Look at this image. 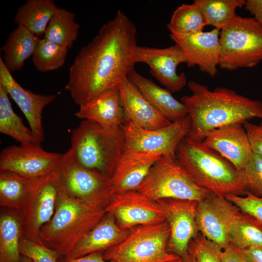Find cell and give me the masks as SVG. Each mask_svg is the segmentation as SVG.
<instances>
[{
  "mask_svg": "<svg viewBox=\"0 0 262 262\" xmlns=\"http://www.w3.org/2000/svg\"><path fill=\"white\" fill-rule=\"evenodd\" d=\"M136 34L135 24L117 11L81 49L69 68L65 87L76 104L86 103L127 78L135 64Z\"/></svg>",
  "mask_w": 262,
  "mask_h": 262,
  "instance_id": "1",
  "label": "cell"
},
{
  "mask_svg": "<svg viewBox=\"0 0 262 262\" xmlns=\"http://www.w3.org/2000/svg\"><path fill=\"white\" fill-rule=\"evenodd\" d=\"M191 91L180 101L187 109L191 121L187 137L202 141L210 131L222 126L243 124L254 118L262 119V102L251 99L224 87L213 90L194 81L187 83Z\"/></svg>",
  "mask_w": 262,
  "mask_h": 262,
  "instance_id": "2",
  "label": "cell"
},
{
  "mask_svg": "<svg viewBox=\"0 0 262 262\" xmlns=\"http://www.w3.org/2000/svg\"><path fill=\"white\" fill-rule=\"evenodd\" d=\"M176 156L198 186L216 195L244 196L246 188L241 171L202 141L187 137L180 143Z\"/></svg>",
  "mask_w": 262,
  "mask_h": 262,
  "instance_id": "3",
  "label": "cell"
},
{
  "mask_svg": "<svg viewBox=\"0 0 262 262\" xmlns=\"http://www.w3.org/2000/svg\"><path fill=\"white\" fill-rule=\"evenodd\" d=\"M106 213L105 208L72 197L62 189L52 218L40 230V241L66 257Z\"/></svg>",
  "mask_w": 262,
  "mask_h": 262,
  "instance_id": "4",
  "label": "cell"
},
{
  "mask_svg": "<svg viewBox=\"0 0 262 262\" xmlns=\"http://www.w3.org/2000/svg\"><path fill=\"white\" fill-rule=\"evenodd\" d=\"M125 141L122 127L82 120L72 131L70 148L80 164L109 179L124 151Z\"/></svg>",
  "mask_w": 262,
  "mask_h": 262,
  "instance_id": "5",
  "label": "cell"
},
{
  "mask_svg": "<svg viewBox=\"0 0 262 262\" xmlns=\"http://www.w3.org/2000/svg\"><path fill=\"white\" fill-rule=\"evenodd\" d=\"M219 36L221 68H251L262 61V26L254 17L237 16Z\"/></svg>",
  "mask_w": 262,
  "mask_h": 262,
  "instance_id": "6",
  "label": "cell"
},
{
  "mask_svg": "<svg viewBox=\"0 0 262 262\" xmlns=\"http://www.w3.org/2000/svg\"><path fill=\"white\" fill-rule=\"evenodd\" d=\"M169 236L166 221L138 226L103 257L110 262H172L180 258L167 251Z\"/></svg>",
  "mask_w": 262,
  "mask_h": 262,
  "instance_id": "7",
  "label": "cell"
},
{
  "mask_svg": "<svg viewBox=\"0 0 262 262\" xmlns=\"http://www.w3.org/2000/svg\"><path fill=\"white\" fill-rule=\"evenodd\" d=\"M158 201L176 199L199 201L211 193L192 180L175 157H162L136 190Z\"/></svg>",
  "mask_w": 262,
  "mask_h": 262,
  "instance_id": "8",
  "label": "cell"
},
{
  "mask_svg": "<svg viewBox=\"0 0 262 262\" xmlns=\"http://www.w3.org/2000/svg\"><path fill=\"white\" fill-rule=\"evenodd\" d=\"M54 171L69 196L105 208L109 203V179L80 164L71 148L61 154Z\"/></svg>",
  "mask_w": 262,
  "mask_h": 262,
  "instance_id": "9",
  "label": "cell"
},
{
  "mask_svg": "<svg viewBox=\"0 0 262 262\" xmlns=\"http://www.w3.org/2000/svg\"><path fill=\"white\" fill-rule=\"evenodd\" d=\"M191 127L188 115L154 130L145 129L126 121L122 126L125 135L124 151L175 157L179 144L187 136Z\"/></svg>",
  "mask_w": 262,
  "mask_h": 262,
  "instance_id": "10",
  "label": "cell"
},
{
  "mask_svg": "<svg viewBox=\"0 0 262 262\" xmlns=\"http://www.w3.org/2000/svg\"><path fill=\"white\" fill-rule=\"evenodd\" d=\"M62 189L55 171L35 181L20 212L23 238L41 243L40 230L52 218Z\"/></svg>",
  "mask_w": 262,
  "mask_h": 262,
  "instance_id": "11",
  "label": "cell"
},
{
  "mask_svg": "<svg viewBox=\"0 0 262 262\" xmlns=\"http://www.w3.org/2000/svg\"><path fill=\"white\" fill-rule=\"evenodd\" d=\"M122 229L130 230L138 226L166 221V214L162 205L137 190L112 196L105 208Z\"/></svg>",
  "mask_w": 262,
  "mask_h": 262,
  "instance_id": "12",
  "label": "cell"
},
{
  "mask_svg": "<svg viewBox=\"0 0 262 262\" xmlns=\"http://www.w3.org/2000/svg\"><path fill=\"white\" fill-rule=\"evenodd\" d=\"M61 154L46 151L39 144L8 146L0 153V170L39 179L54 171Z\"/></svg>",
  "mask_w": 262,
  "mask_h": 262,
  "instance_id": "13",
  "label": "cell"
},
{
  "mask_svg": "<svg viewBox=\"0 0 262 262\" xmlns=\"http://www.w3.org/2000/svg\"><path fill=\"white\" fill-rule=\"evenodd\" d=\"M240 212L226 197L211 193L197 202L196 220L198 231L223 250L230 245V228Z\"/></svg>",
  "mask_w": 262,
  "mask_h": 262,
  "instance_id": "14",
  "label": "cell"
},
{
  "mask_svg": "<svg viewBox=\"0 0 262 262\" xmlns=\"http://www.w3.org/2000/svg\"><path fill=\"white\" fill-rule=\"evenodd\" d=\"M157 201L165 211L169 226L167 251L182 258L188 254L191 241L199 233L196 220L198 201L176 199Z\"/></svg>",
  "mask_w": 262,
  "mask_h": 262,
  "instance_id": "15",
  "label": "cell"
},
{
  "mask_svg": "<svg viewBox=\"0 0 262 262\" xmlns=\"http://www.w3.org/2000/svg\"><path fill=\"white\" fill-rule=\"evenodd\" d=\"M134 60L147 64L151 75L171 93L180 91L187 83L185 74L177 72L178 66L186 60L175 44L162 49L137 46Z\"/></svg>",
  "mask_w": 262,
  "mask_h": 262,
  "instance_id": "16",
  "label": "cell"
},
{
  "mask_svg": "<svg viewBox=\"0 0 262 262\" xmlns=\"http://www.w3.org/2000/svg\"><path fill=\"white\" fill-rule=\"evenodd\" d=\"M220 32L214 28L185 35L170 34V38L182 52L188 67L197 66L201 71L214 77L219 62Z\"/></svg>",
  "mask_w": 262,
  "mask_h": 262,
  "instance_id": "17",
  "label": "cell"
},
{
  "mask_svg": "<svg viewBox=\"0 0 262 262\" xmlns=\"http://www.w3.org/2000/svg\"><path fill=\"white\" fill-rule=\"evenodd\" d=\"M0 85L15 101L25 116L37 142L44 141L42 124L44 108L55 100L57 95L34 93L23 88L7 69L0 57Z\"/></svg>",
  "mask_w": 262,
  "mask_h": 262,
  "instance_id": "18",
  "label": "cell"
},
{
  "mask_svg": "<svg viewBox=\"0 0 262 262\" xmlns=\"http://www.w3.org/2000/svg\"><path fill=\"white\" fill-rule=\"evenodd\" d=\"M202 142L239 171L246 166L253 154L246 130L240 123L224 125L209 131Z\"/></svg>",
  "mask_w": 262,
  "mask_h": 262,
  "instance_id": "19",
  "label": "cell"
},
{
  "mask_svg": "<svg viewBox=\"0 0 262 262\" xmlns=\"http://www.w3.org/2000/svg\"><path fill=\"white\" fill-rule=\"evenodd\" d=\"M161 156L124 151L109 178L112 196L136 190Z\"/></svg>",
  "mask_w": 262,
  "mask_h": 262,
  "instance_id": "20",
  "label": "cell"
},
{
  "mask_svg": "<svg viewBox=\"0 0 262 262\" xmlns=\"http://www.w3.org/2000/svg\"><path fill=\"white\" fill-rule=\"evenodd\" d=\"M125 120L147 130L168 126L172 122L156 110L127 78L118 84Z\"/></svg>",
  "mask_w": 262,
  "mask_h": 262,
  "instance_id": "21",
  "label": "cell"
},
{
  "mask_svg": "<svg viewBox=\"0 0 262 262\" xmlns=\"http://www.w3.org/2000/svg\"><path fill=\"white\" fill-rule=\"evenodd\" d=\"M130 230L121 229L115 217L106 213L103 218L77 244L66 259H75L88 254L101 252L120 243Z\"/></svg>",
  "mask_w": 262,
  "mask_h": 262,
  "instance_id": "22",
  "label": "cell"
},
{
  "mask_svg": "<svg viewBox=\"0 0 262 262\" xmlns=\"http://www.w3.org/2000/svg\"><path fill=\"white\" fill-rule=\"evenodd\" d=\"M76 117L88 120L108 127H122L125 123L118 85L98 95L80 106Z\"/></svg>",
  "mask_w": 262,
  "mask_h": 262,
  "instance_id": "23",
  "label": "cell"
},
{
  "mask_svg": "<svg viewBox=\"0 0 262 262\" xmlns=\"http://www.w3.org/2000/svg\"><path fill=\"white\" fill-rule=\"evenodd\" d=\"M127 78L156 110L171 122L188 115L185 105L176 99L170 91L157 85L134 68Z\"/></svg>",
  "mask_w": 262,
  "mask_h": 262,
  "instance_id": "24",
  "label": "cell"
},
{
  "mask_svg": "<svg viewBox=\"0 0 262 262\" xmlns=\"http://www.w3.org/2000/svg\"><path fill=\"white\" fill-rule=\"evenodd\" d=\"M38 37L20 25L10 33L1 50L4 52L3 63L11 73L21 69L33 56Z\"/></svg>",
  "mask_w": 262,
  "mask_h": 262,
  "instance_id": "25",
  "label": "cell"
},
{
  "mask_svg": "<svg viewBox=\"0 0 262 262\" xmlns=\"http://www.w3.org/2000/svg\"><path fill=\"white\" fill-rule=\"evenodd\" d=\"M58 8L52 0H28L17 10L15 21L38 37Z\"/></svg>",
  "mask_w": 262,
  "mask_h": 262,
  "instance_id": "26",
  "label": "cell"
},
{
  "mask_svg": "<svg viewBox=\"0 0 262 262\" xmlns=\"http://www.w3.org/2000/svg\"><path fill=\"white\" fill-rule=\"evenodd\" d=\"M23 237L21 214L14 212L0 217V262H21L19 250Z\"/></svg>",
  "mask_w": 262,
  "mask_h": 262,
  "instance_id": "27",
  "label": "cell"
},
{
  "mask_svg": "<svg viewBox=\"0 0 262 262\" xmlns=\"http://www.w3.org/2000/svg\"><path fill=\"white\" fill-rule=\"evenodd\" d=\"M36 180L0 170V206L20 212Z\"/></svg>",
  "mask_w": 262,
  "mask_h": 262,
  "instance_id": "28",
  "label": "cell"
},
{
  "mask_svg": "<svg viewBox=\"0 0 262 262\" xmlns=\"http://www.w3.org/2000/svg\"><path fill=\"white\" fill-rule=\"evenodd\" d=\"M0 132L20 144H39L31 129L24 125L22 119L13 110L8 95L0 85Z\"/></svg>",
  "mask_w": 262,
  "mask_h": 262,
  "instance_id": "29",
  "label": "cell"
},
{
  "mask_svg": "<svg viewBox=\"0 0 262 262\" xmlns=\"http://www.w3.org/2000/svg\"><path fill=\"white\" fill-rule=\"evenodd\" d=\"M76 14L59 8L51 18L44 33V38L68 49L77 40L79 24L75 21Z\"/></svg>",
  "mask_w": 262,
  "mask_h": 262,
  "instance_id": "30",
  "label": "cell"
},
{
  "mask_svg": "<svg viewBox=\"0 0 262 262\" xmlns=\"http://www.w3.org/2000/svg\"><path fill=\"white\" fill-rule=\"evenodd\" d=\"M229 241V244L240 250L252 246H262V223L240 212L230 226Z\"/></svg>",
  "mask_w": 262,
  "mask_h": 262,
  "instance_id": "31",
  "label": "cell"
},
{
  "mask_svg": "<svg viewBox=\"0 0 262 262\" xmlns=\"http://www.w3.org/2000/svg\"><path fill=\"white\" fill-rule=\"evenodd\" d=\"M199 7L206 25L220 30L237 15L236 10L245 6L246 0H194Z\"/></svg>",
  "mask_w": 262,
  "mask_h": 262,
  "instance_id": "32",
  "label": "cell"
},
{
  "mask_svg": "<svg viewBox=\"0 0 262 262\" xmlns=\"http://www.w3.org/2000/svg\"><path fill=\"white\" fill-rule=\"evenodd\" d=\"M204 17L197 5L183 4L174 11L167 26L170 34L185 35L203 31Z\"/></svg>",
  "mask_w": 262,
  "mask_h": 262,
  "instance_id": "33",
  "label": "cell"
},
{
  "mask_svg": "<svg viewBox=\"0 0 262 262\" xmlns=\"http://www.w3.org/2000/svg\"><path fill=\"white\" fill-rule=\"evenodd\" d=\"M68 49L45 38L38 37L32 56L33 65L42 72L58 69L65 63Z\"/></svg>",
  "mask_w": 262,
  "mask_h": 262,
  "instance_id": "34",
  "label": "cell"
},
{
  "mask_svg": "<svg viewBox=\"0 0 262 262\" xmlns=\"http://www.w3.org/2000/svg\"><path fill=\"white\" fill-rule=\"evenodd\" d=\"M222 249L213 241L200 233L190 244L189 252L195 256L197 262H222Z\"/></svg>",
  "mask_w": 262,
  "mask_h": 262,
  "instance_id": "35",
  "label": "cell"
},
{
  "mask_svg": "<svg viewBox=\"0 0 262 262\" xmlns=\"http://www.w3.org/2000/svg\"><path fill=\"white\" fill-rule=\"evenodd\" d=\"M241 172L246 192L262 197V158L253 153L248 163Z\"/></svg>",
  "mask_w": 262,
  "mask_h": 262,
  "instance_id": "36",
  "label": "cell"
},
{
  "mask_svg": "<svg viewBox=\"0 0 262 262\" xmlns=\"http://www.w3.org/2000/svg\"><path fill=\"white\" fill-rule=\"evenodd\" d=\"M19 250L22 256L30 258L33 262H57L60 254L42 243L34 242L22 237Z\"/></svg>",
  "mask_w": 262,
  "mask_h": 262,
  "instance_id": "37",
  "label": "cell"
},
{
  "mask_svg": "<svg viewBox=\"0 0 262 262\" xmlns=\"http://www.w3.org/2000/svg\"><path fill=\"white\" fill-rule=\"evenodd\" d=\"M242 213L247 214L262 223V197L246 192L244 196L229 195L226 197Z\"/></svg>",
  "mask_w": 262,
  "mask_h": 262,
  "instance_id": "38",
  "label": "cell"
},
{
  "mask_svg": "<svg viewBox=\"0 0 262 262\" xmlns=\"http://www.w3.org/2000/svg\"><path fill=\"white\" fill-rule=\"evenodd\" d=\"M253 153L262 158V121L255 124L246 121L243 123Z\"/></svg>",
  "mask_w": 262,
  "mask_h": 262,
  "instance_id": "39",
  "label": "cell"
},
{
  "mask_svg": "<svg viewBox=\"0 0 262 262\" xmlns=\"http://www.w3.org/2000/svg\"><path fill=\"white\" fill-rule=\"evenodd\" d=\"M221 258L222 262H248L241 250L230 244L222 250Z\"/></svg>",
  "mask_w": 262,
  "mask_h": 262,
  "instance_id": "40",
  "label": "cell"
},
{
  "mask_svg": "<svg viewBox=\"0 0 262 262\" xmlns=\"http://www.w3.org/2000/svg\"><path fill=\"white\" fill-rule=\"evenodd\" d=\"M244 6L262 26V0H246Z\"/></svg>",
  "mask_w": 262,
  "mask_h": 262,
  "instance_id": "41",
  "label": "cell"
},
{
  "mask_svg": "<svg viewBox=\"0 0 262 262\" xmlns=\"http://www.w3.org/2000/svg\"><path fill=\"white\" fill-rule=\"evenodd\" d=\"M241 251L248 262H262V246H252Z\"/></svg>",
  "mask_w": 262,
  "mask_h": 262,
  "instance_id": "42",
  "label": "cell"
},
{
  "mask_svg": "<svg viewBox=\"0 0 262 262\" xmlns=\"http://www.w3.org/2000/svg\"><path fill=\"white\" fill-rule=\"evenodd\" d=\"M62 262H110L105 260L103 257V253H94L81 257L72 259H65Z\"/></svg>",
  "mask_w": 262,
  "mask_h": 262,
  "instance_id": "43",
  "label": "cell"
},
{
  "mask_svg": "<svg viewBox=\"0 0 262 262\" xmlns=\"http://www.w3.org/2000/svg\"><path fill=\"white\" fill-rule=\"evenodd\" d=\"M181 259L182 262H197L194 255L189 251L188 254Z\"/></svg>",
  "mask_w": 262,
  "mask_h": 262,
  "instance_id": "44",
  "label": "cell"
},
{
  "mask_svg": "<svg viewBox=\"0 0 262 262\" xmlns=\"http://www.w3.org/2000/svg\"><path fill=\"white\" fill-rule=\"evenodd\" d=\"M21 262H33L32 260L26 257L22 256Z\"/></svg>",
  "mask_w": 262,
  "mask_h": 262,
  "instance_id": "45",
  "label": "cell"
},
{
  "mask_svg": "<svg viewBox=\"0 0 262 262\" xmlns=\"http://www.w3.org/2000/svg\"><path fill=\"white\" fill-rule=\"evenodd\" d=\"M172 262H182V260L181 258H180L176 261H174Z\"/></svg>",
  "mask_w": 262,
  "mask_h": 262,
  "instance_id": "46",
  "label": "cell"
}]
</instances>
